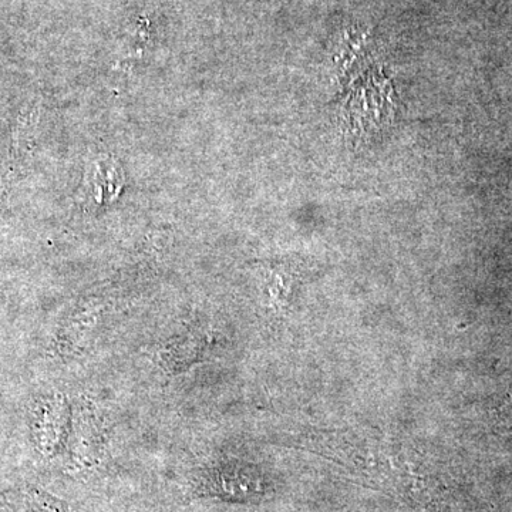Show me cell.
Returning <instances> with one entry per match:
<instances>
[{"label":"cell","instance_id":"cell-1","mask_svg":"<svg viewBox=\"0 0 512 512\" xmlns=\"http://www.w3.org/2000/svg\"><path fill=\"white\" fill-rule=\"evenodd\" d=\"M64 419L66 412L60 406L59 400L52 397L37 403L32 417V431L43 451L55 448L59 443Z\"/></svg>","mask_w":512,"mask_h":512}]
</instances>
